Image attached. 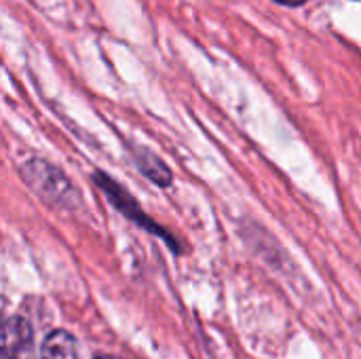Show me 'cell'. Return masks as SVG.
<instances>
[{
    "instance_id": "obj_1",
    "label": "cell",
    "mask_w": 361,
    "mask_h": 359,
    "mask_svg": "<svg viewBox=\"0 0 361 359\" xmlns=\"http://www.w3.org/2000/svg\"><path fill=\"white\" fill-rule=\"evenodd\" d=\"M23 182L51 207L72 209L80 205V195L74 184L51 163L42 159H30L21 165Z\"/></svg>"
},
{
    "instance_id": "obj_2",
    "label": "cell",
    "mask_w": 361,
    "mask_h": 359,
    "mask_svg": "<svg viewBox=\"0 0 361 359\" xmlns=\"http://www.w3.org/2000/svg\"><path fill=\"white\" fill-rule=\"evenodd\" d=\"M95 182H97V186L106 193V197L114 203V207L118 209V212H123L129 220H133V222H137L140 226H144V229H148V231H154V233H159V235H163L167 241H171V237H167L159 226H154L146 216H144V212L140 209V205H137V201H133V197L123 188V186H118L114 180H110L106 174H102V171H97L95 176Z\"/></svg>"
},
{
    "instance_id": "obj_3",
    "label": "cell",
    "mask_w": 361,
    "mask_h": 359,
    "mask_svg": "<svg viewBox=\"0 0 361 359\" xmlns=\"http://www.w3.org/2000/svg\"><path fill=\"white\" fill-rule=\"evenodd\" d=\"M40 359H78L76 339L66 330L51 332L40 347Z\"/></svg>"
},
{
    "instance_id": "obj_4",
    "label": "cell",
    "mask_w": 361,
    "mask_h": 359,
    "mask_svg": "<svg viewBox=\"0 0 361 359\" xmlns=\"http://www.w3.org/2000/svg\"><path fill=\"white\" fill-rule=\"evenodd\" d=\"M133 159H135L137 167L142 169V174L146 178H150L154 184H159V186H169L171 184L169 167L154 152H150L146 148H133Z\"/></svg>"
},
{
    "instance_id": "obj_5",
    "label": "cell",
    "mask_w": 361,
    "mask_h": 359,
    "mask_svg": "<svg viewBox=\"0 0 361 359\" xmlns=\"http://www.w3.org/2000/svg\"><path fill=\"white\" fill-rule=\"evenodd\" d=\"M32 339V332H30V326L19 320V317H13L4 324V334H2V351L4 353H11V355H17V351H21Z\"/></svg>"
},
{
    "instance_id": "obj_6",
    "label": "cell",
    "mask_w": 361,
    "mask_h": 359,
    "mask_svg": "<svg viewBox=\"0 0 361 359\" xmlns=\"http://www.w3.org/2000/svg\"><path fill=\"white\" fill-rule=\"evenodd\" d=\"M281 4H288V6H298V4H305L307 0H277Z\"/></svg>"
},
{
    "instance_id": "obj_7",
    "label": "cell",
    "mask_w": 361,
    "mask_h": 359,
    "mask_svg": "<svg viewBox=\"0 0 361 359\" xmlns=\"http://www.w3.org/2000/svg\"><path fill=\"white\" fill-rule=\"evenodd\" d=\"M99 359H114V358H99Z\"/></svg>"
}]
</instances>
